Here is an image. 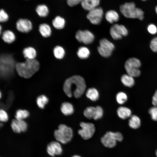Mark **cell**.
I'll use <instances>...</instances> for the list:
<instances>
[{
    "label": "cell",
    "mask_w": 157,
    "mask_h": 157,
    "mask_svg": "<svg viewBox=\"0 0 157 157\" xmlns=\"http://www.w3.org/2000/svg\"><path fill=\"white\" fill-rule=\"evenodd\" d=\"M86 88L84 78L80 76L74 75L66 80L64 83L63 90L68 97H71L73 94L77 98L83 94Z\"/></svg>",
    "instance_id": "cell-1"
},
{
    "label": "cell",
    "mask_w": 157,
    "mask_h": 157,
    "mask_svg": "<svg viewBox=\"0 0 157 157\" xmlns=\"http://www.w3.org/2000/svg\"><path fill=\"white\" fill-rule=\"evenodd\" d=\"M40 67V63L37 59H26L24 62L17 63L15 69L20 76L28 78L39 70Z\"/></svg>",
    "instance_id": "cell-2"
},
{
    "label": "cell",
    "mask_w": 157,
    "mask_h": 157,
    "mask_svg": "<svg viewBox=\"0 0 157 157\" xmlns=\"http://www.w3.org/2000/svg\"><path fill=\"white\" fill-rule=\"evenodd\" d=\"M120 10L126 17L138 18L140 20L144 18V12L141 9L136 8L133 2L126 3L121 5L120 7Z\"/></svg>",
    "instance_id": "cell-3"
},
{
    "label": "cell",
    "mask_w": 157,
    "mask_h": 157,
    "mask_svg": "<svg viewBox=\"0 0 157 157\" xmlns=\"http://www.w3.org/2000/svg\"><path fill=\"white\" fill-rule=\"evenodd\" d=\"M54 137L57 141L63 144L69 142L72 140L73 133L72 129L65 124H60L58 129L54 132Z\"/></svg>",
    "instance_id": "cell-4"
},
{
    "label": "cell",
    "mask_w": 157,
    "mask_h": 157,
    "mask_svg": "<svg viewBox=\"0 0 157 157\" xmlns=\"http://www.w3.org/2000/svg\"><path fill=\"white\" fill-rule=\"evenodd\" d=\"M123 139V136L120 133L108 131L101 138V141L106 147L112 148L116 146L117 141L121 142Z\"/></svg>",
    "instance_id": "cell-5"
},
{
    "label": "cell",
    "mask_w": 157,
    "mask_h": 157,
    "mask_svg": "<svg viewBox=\"0 0 157 157\" xmlns=\"http://www.w3.org/2000/svg\"><path fill=\"white\" fill-rule=\"evenodd\" d=\"M141 65L140 61L138 59L131 58L126 61L124 67L127 74L133 77H137L140 74V71L139 69Z\"/></svg>",
    "instance_id": "cell-6"
},
{
    "label": "cell",
    "mask_w": 157,
    "mask_h": 157,
    "mask_svg": "<svg viewBox=\"0 0 157 157\" xmlns=\"http://www.w3.org/2000/svg\"><path fill=\"white\" fill-rule=\"evenodd\" d=\"M7 56V62L2 57L1 58L6 62L0 60V73L1 76L3 78H7L9 77L13 73L14 68L15 69V64L13 59Z\"/></svg>",
    "instance_id": "cell-7"
},
{
    "label": "cell",
    "mask_w": 157,
    "mask_h": 157,
    "mask_svg": "<svg viewBox=\"0 0 157 157\" xmlns=\"http://www.w3.org/2000/svg\"><path fill=\"white\" fill-rule=\"evenodd\" d=\"M99 44L97 49L99 54L105 58L110 56L115 49L114 45L105 38L101 39L99 41Z\"/></svg>",
    "instance_id": "cell-8"
},
{
    "label": "cell",
    "mask_w": 157,
    "mask_h": 157,
    "mask_svg": "<svg viewBox=\"0 0 157 157\" xmlns=\"http://www.w3.org/2000/svg\"><path fill=\"white\" fill-rule=\"evenodd\" d=\"M80 125L81 129L78 131V134L85 140L91 138L95 132L94 125L92 123L83 122H81Z\"/></svg>",
    "instance_id": "cell-9"
},
{
    "label": "cell",
    "mask_w": 157,
    "mask_h": 157,
    "mask_svg": "<svg viewBox=\"0 0 157 157\" xmlns=\"http://www.w3.org/2000/svg\"><path fill=\"white\" fill-rule=\"evenodd\" d=\"M110 33L114 40H117L122 39L123 36L127 35L128 31L123 25L115 24L110 28Z\"/></svg>",
    "instance_id": "cell-10"
},
{
    "label": "cell",
    "mask_w": 157,
    "mask_h": 157,
    "mask_svg": "<svg viewBox=\"0 0 157 157\" xmlns=\"http://www.w3.org/2000/svg\"><path fill=\"white\" fill-rule=\"evenodd\" d=\"M103 15L102 9L98 7L89 11L86 17L92 24L99 25L101 22Z\"/></svg>",
    "instance_id": "cell-11"
},
{
    "label": "cell",
    "mask_w": 157,
    "mask_h": 157,
    "mask_svg": "<svg viewBox=\"0 0 157 157\" xmlns=\"http://www.w3.org/2000/svg\"><path fill=\"white\" fill-rule=\"evenodd\" d=\"M75 37L79 42L85 44H91L94 39V34L88 30H78L76 33Z\"/></svg>",
    "instance_id": "cell-12"
},
{
    "label": "cell",
    "mask_w": 157,
    "mask_h": 157,
    "mask_svg": "<svg viewBox=\"0 0 157 157\" xmlns=\"http://www.w3.org/2000/svg\"><path fill=\"white\" fill-rule=\"evenodd\" d=\"M46 150L50 156L59 155L63 152V149L60 143L57 141H52L49 143L47 146Z\"/></svg>",
    "instance_id": "cell-13"
},
{
    "label": "cell",
    "mask_w": 157,
    "mask_h": 157,
    "mask_svg": "<svg viewBox=\"0 0 157 157\" xmlns=\"http://www.w3.org/2000/svg\"><path fill=\"white\" fill-rule=\"evenodd\" d=\"M17 29L19 32L23 33H28L32 29L33 25L31 21L26 19L20 18L16 24Z\"/></svg>",
    "instance_id": "cell-14"
},
{
    "label": "cell",
    "mask_w": 157,
    "mask_h": 157,
    "mask_svg": "<svg viewBox=\"0 0 157 157\" xmlns=\"http://www.w3.org/2000/svg\"><path fill=\"white\" fill-rule=\"evenodd\" d=\"M100 0H83L81 3L82 8L89 11L98 7Z\"/></svg>",
    "instance_id": "cell-15"
},
{
    "label": "cell",
    "mask_w": 157,
    "mask_h": 157,
    "mask_svg": "<svg viewBox=\"0 0 157 157\" xmlns=\"http://www.w3.org/2000/svg\"><path fill=\"white\" fill-rule=\"evenodd\" d=\"M1 38L5 42L8 44L13 42L16 39L14 33L9 30H6L2 33Z\"/></svg>",
    "instance_id": "cell-16"
},
{
    "label": "cell",
    "mask_w": 157,
    "mask_h": 157,
    "mask_svg": "<svg viewBox=\"0 0 157 157\" xmlns=\"http://www.w3.org/2000/svg\"><path fill=\"white\" fill-rule=\"evenodd\" d=\"M39 32L41 35L44 38L50 36L52 31L50 26L46 23H42L39 25L38 28Z\"/></svg>",
    "instance_id": "cell-17"
},
{
    "label": "cell",
    "mask_w": 157,
    "mask_h": 157,
    "mask_svg": "<svg viewBox=\"0 0 157 157\" xmlns=\"http://www.w3.org/2000/svg\"><path fill=\"white\" fill-rule=\"evenodd\" d=\"M22 53L24 57L26 59H34L37 56V52L35 49L31 47L24 48L23 50Z\"/></svg>",
    "instance_id": "cell-18"
},
{
    "label": "cell",
    "mask_w": 157,
    "mask_h": 157,
    "mask_svg": "<svg viewBox=\"0 0 157 157\" xmlns=\"http://www.w3.org/2000/svg\"><path fill=\"white\" fill-rule=\"evenodd\" d=\"M118 116L122 119H126L131 116V111L129 108L124 106H121L117 110Z\"/></svg>",
    "instance_id": "cell-19"
},
{
    "label": "cell",
    "mask_w": 157,
    "mask_h": 157,
    "mask_svg": "<svg viewBox=\"0 0 157 157\" xmlns=\"http://www.w3.org/2000/svg\"><path fill=\"white\" fill-rule=\"evenodd\" d=\"M105 16L106 20L111 24L117 22L119 19V15L118 13L113 10H109L106 12Z\"/></svg>",
    "instance_id": "cell-20"
},
{
    "label": "cell",
    "mask_w": 157,
    "mask_h": 157,
    "mask_svg": "<svg viewBox=\"0 0 157 157\" xmlns=\"http://www.w3.org/2000/svg\"><path fill=\"white\" fill-rule=\"evenodd\" d=\"M52 24L56 29L60 30L65 27V19L61 17L57 16L52 21Z\"/></svg>",
    "instance_id": "cell-21"
},
{
    "label": "cell",
    "mask_w": 157,
    "mask_h": 157,
    "mask_svg": "<svg viewBox=\"0 0 157 157\" xmlns=\"http://www.w3.org/2000/svg\"><path fill=\"white\" fill-rule=\"evenodd\" d=\"M60 109L62 113L65 115H71L74 111L72 105L67 102H64L62 104Z\"/></svg>",
    "instance_id": "cell-22"
},
{
    "label": "cell",
    "mask_w": 157,
    "mask_h": 157,
    "mask_svg": "<svg viewBox=\"0 0 157 157\" xmlns=\"http://www.w3.org/2000/svg\"><path fill=\"white\" fill-rule=\"evenodd\" d=\"M121 81L125 86L131 87L134 84L135 81L133 77L128 74H124L121 77Z\"/></svg>",
    "instance_id": "cell-23"
},
{
    "label": "cell",
    "mask_w": 157,
    "mask_h": 157,
    "mask_svg": "<svg viewBox=\"0 0 157 157\" xmlns=\"http://www.w3.org/2000/svg\"><path fill=\"white\" fill-rule=\"evenodd\" d=\"M130 117L129 121V126L134 129L139 128L141 125V121L140 118L135 115H131Z\"/></svg>",
    "instance_id": "cell-24"
},
{
    "label": "cell",
    "mask_w": 157,
    "mask_h": 157,
    "mask_svg": "<svg viewBox=\"0 0 157 157\" xmlns=\"http://www.w3.org/2000/svg\"><path fill=\"white\" fill-rule=\"evenodd\" d=\"M86 95L88 98L93 101L97 100L99 96L98 91L94 88L88 89L86 93Z\"/></svg>",
    "instance_id": "cell-25"
},
{
    "label": "cell",
    "mask_w": 157,
    "mask_h": 157,
    "mask_svg": "<svg viewBox=\"0 0 157 157\" xmlns=\"http://www.w3.org/2000/svg\"><path fill=\"white\" fill-rule=\"evenodd\" d=\"M35 10L38 15L41 17H46L49 13L48 7L44 4H40L37 6Z\"/></svg>",
    "instance_id": "cell-26"
},
{
    "label": "cell",
    "mask_w": 157,
    "mask_h": 157,
    "mask_svg": "<svg viewBox=\"0 0 157 157\" xmlns=\"http://www.w3.org/2000/svg\"><path fill=\"white\" fill-rule=\"evenodd\" d=\"M53 54L55 58L58 59L63 58L65 54L64 49L59 45L56 46L53 50Z\"/></svg>",
    "instance_id": "cell-27"
},
{
    "label": "cell",
    "mask_w": 157,
    "mask_h": 157,
    "mask_svg": "<svg viewBox=\"0 0 157 157\" xmlns=\"http://www.w3.org/2000/svg\"><path fill=\"white\" fill-rule=\"evenodd\" d=\"M77 54L78 57L81 59H85L88 58L90 55L89 49L85 47H79L77 51Z\"/></svg>",
    "instance_id": "cell-28"
},
{
    "label": "cell",
    "mask_w": 157,
    "mask_h": 157,
    "mask_svg": "<svg viewBox=\"0 0 157 157\" xmlns=\"http://www.w3.org/2000/svg\"><path fill=\"white\" fill-rule=\"evenodd\" d=\"M36 103L38 107L41 109L44 108L45 105L49 101L47 97L44 95H41L38 96L36 99Z\"/></svg>",
    "instance_id": "cell-29"
},
{
    "label": "cell",
    "mask_w": 157,
    "mask_h": 157,
    "mask_svg": "<svg viewBox=\"0 0 157 157\" xmlns=\"http://www.w3.org/2000/svg\"><path fill=\"white\" fill-rule=\"evenodd\" d=\"M29 115V113L28 110L19 109L16 111L15 117L16 119L23 120L28 117Z\"/></svg>",
    "instance_id": "cell-30"
},
{
    "label": "cell",
    "mask_w": 157,
    "mask_h": 157,
    "mask_svg": "<svg viewBox=\"0 0 157 157\" xmlns=\"http://www.w3.org/2000/svg\"><path fill=\"white\" fill-rule=\"evenodd\" d=\"M96 108L90 106L84 110L83 114L87 118L91 119L94 118L96 114Z\"/></svg>",
    "instance_id": "cell-31"
},
{
    "label": "cell",
    "mask_w": 157,
    "mask_h": 157,
    "mask_svg": "<svg viewBox=\"0 0 157 157\" xmlns=\"http://www.w3.org/2000/svg\"><path fill=\"white\" fill-rule=\"evenodd\" d=\"M128 97L126 94L122 92L118 93L116 95V99L117 103L120 104H124L127 100Z\"/></svg>",
    "instance_id": "cell-32"
},
{
    "label": "cell",
    "mask_w": 157,
    "mask_h": 157,
    "mask_svg": "<svg viewBox=\"0 0 157 157\" xmlns=\"http://www.w3.org/2000/svg\"><path fill=\"white\" fill-rule=\"evenodd\" d=\"M16 120L18 126L21 132H26L28 128L27 123L24 120Z\"/></svg>",
    "instance_id": "cell-33"
},
{
    "label": "cell",
    "mask_w": 157,
    "mask_h": 157,
    "mask_svg": "<svg viewBox=\"0 0 157 157\" xmlns=\"http://www.w3.org/2000/svg\"><path fill=\"white\" fill-rule=\"evenodd\" d=\"M149 113L152 119L154 121H157V106H154L149 110Z\"/></svg>",
    "instance_id": "cell-34"
},
{
    "label": "cell",
    "mask_w": 157,
    "mask_h": 157,
    "mask_svg": "<svg viewBox=\"0 0 157 157\" xmlns=\"http://www.w3.org/2000/svg\"><path fill=\"white\" fill-rule=\"evenodd\" d=\"M96 108V114L93 119L94 120H97L102 117L103 115V111L102 108L100 106H97Z\"/></svg>",
    "instance_id": "cell-35"
},
{
    "label": "cell",
    "mask_w": 157,
    "mask_h": 157,
    "mask_svg": "<svg viewBox=\"0 0 157 157\" xmlns=\"http://www.w3.org/2000/svg\"><path fill=\"white\" fill-rule=\"evenodd\" d=\"M11 127L12 130L15 133H19L22 132L18 126L16 119H14L12 120Z\"/></svg>",
    "instance_id": "cell-36"
},
{
    "label": "cell",
    "mask_w": 157,
    "mask_h": 157,
    "mask_svg": "<svg viewBox=\"0 0 157 157\" xmlns=\"http://www.w3.org/2000/svg\"><path fill=\"white\" fill-rule=\"evenodd\" d=\"M9 16L7 13L3 9H1L0 11V21L4 22L7 21Z\"/></svg>",
    "instance_id": "cell-37"
},
{
    "label": "cell",
    "mask_w": 157,
    "mask_h": 157,
    "mask_svg": "<svg viewBox=\"0 0 157 157\" xmlns=\"http://www.w3.org/2000/svg\"><path fill=\"white\" fill-rule=\"evenodd\" d=\"M150 47L151 50L154 52H157V37H154L151 40Z\"/></svg>",
    "instance_id": "cell-38"
},
{
    "label": "cell",
    "mask_w": 157,
    "mask_h": 157,
    "mask_svg": "<svg viewBox=\"0 0 157 157\" xmlns=\"http://www.w3.org/2000/svg\"><path fill=\"white\" fill-rule=\"evenodd\" d=\"M8 119V115L6 112L3 109L0 110V120L2 122H6Z\"/></svg>",
    "instance_id": "cell-39"
},
{
    "label": "cell",
    "mask_w": 157,
    "mask_h": 157,
    "mask_svg": "<svg viewBox=\"0 0 157 157\" xmlns=\"http://www.w3.org/2000/svg\"><path fill=\"white\" fill-rule=\"evenodd\" d=\"M148 32L151 34H155L157 33V28L153 24H149L147 28Z\"/></svg>",
    "instance_id": "cell-40"
},
{
    "label": "cell",
    "mask_w": 157,
    "mask_h": 157,
    "mask_svg": "<svg viewBox=\"0 0 157 157\" xmlns=\"http://www.w3.org/2000/svg\"><path fill=\"white\" fill-rule=\"evenodd\" d=\"M83 0H67V4L70 6L73 7L81 3Z\"/></svg>",
    "instance_id": "cell-41"
},
{
    "label": "cell",
    "mask_w": 157,
    "mask_h": 157,
    "mask_svg": "<svg viewBox=\"0 0 157 157\" xmlns=\"http://www.w3.org/2000/svg\"><path fill=\"white\" fill-rule=\"evenodd\" d=\"M152 102L154 106H157V90L152 97Z\"/></svg>",
    "instance_id": "cell-42"
},
{
    "label": "cell",
    "mask_w": 157,
    "mask_h": 157,
    "mask_svg": "<svg viewBox=\"0 0 157 157\" xmlns=\"http://www.w3.org/2000/svg\"><path fill=\"white\" fill-rule=\"evenodd\" d=\"M2 29V27L0 25V34L1 33V31Z\"/></svg>",
    "instance_id": "cell-43"
},
{
    "label": "cell",
    "mask_w": 157,
    "mask_h": 157,
    "mask_svg": "<svg viewBox=\"0 0 157 157\" xmlns=\"http://www.w3.org/2000/svg\"><path fill=\"white\" fill-rule=\"evenodd\" d=\"M71 157H81V156H79V155H74V156H72Z\"/></svg>",
    "instance_id": "cell-44"
},
{
    "label": "cell",
    "mask_w": 157,
    "mask_h": 157,
    "mask_svg": "<svg viewBox=\"0 0 157 157\" xmlns=\"http://www.w3.org/2000/svg\"><path fill=\"white\" fill-rule=\"evenodd\" d=\"M155 11H156V13L157 14V6L156 7Z\"/></svg>",
    "instance_id": "cell-45"
},
{
    "label": "cell",
    "mask_w": 157,
    "mask_h": 157,
    "mask_svg": "<svg viewBox=\"0 0 157 157\" xmlns=\"http://www.w3.org/2000/svg\"><path fill=\"white\" fill-rule=\"evenodd\" d=\"M156 156L157 157V149H156Z\"/></svg>",
    "instance_id": "cell-46"
},
{
    "label": "cell",
    "mask_w": 157,
    "mask_h": 157,
    "mask_svg": "<svg viewBox=\"0 0 157 157\" xmlns=\"http://www.w3.org/2000/svg\"><path fill=\"white\" fill-rule=\"evenodd\" d=\"M142 0L143 1H145L146 0Z\"/></svg>",
    "instance_id": "cell-47"
}]
</instances>
